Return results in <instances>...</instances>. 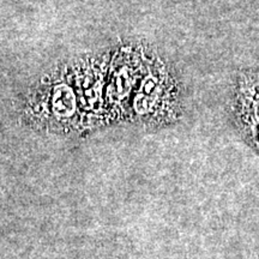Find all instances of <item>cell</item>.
<instances>
[{
    "label": "cell",
    "mask_w": 259,
    "mask_h": 259,
    "mask_svg": "<svg viewBox=\"0 0 259 259\" xmlns=\"http://www.w3.org/2000/svg\"><path fill=\"white\" fill-rule=\"evenodd\" d=\"M138 113L154 124L177 122L183 114L180 84L163 63H157L143 82Z\"/></svg>",
    "instance_id": "6da1fadb"
},
{
    "label": "cell",
    "mask_w": 259,
    "mask_h": 259,
    "mask_svg": "<svg viewBox=\"0 0 259 259\" xmlns=\"http://www.w3.org/2000/svg\"><path fill=\"white\" fill-rule=\"evenodd\" d=\"M231 109L239 134L259 154V73L245 71L238 74Z\"/></svg>",
    "instance_id": "7a4b0ae2"
}]
</instances>
